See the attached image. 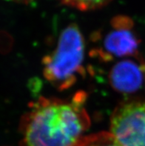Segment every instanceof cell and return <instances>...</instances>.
I'll return each instance as SVG.
<instances>
[{
    "mask_svg": "<svg viewBox=\"0 0 145 146\" xmlns=\"http://www.w3.org/2000/svg\"><path fill=\"white\" fill-rule=\"evenodd\" d=\"M86 94L71 99L41 97L22 118L20 146H73L90 125L85 107Z\"/></svg>",
    "mask_w": 145,
    "mask_h": 146,
    "instance_id": "obj_1",
    "label": "cell"
},
{
    "mask_svg": "<svg viewBox=\"0 0 145 146\" xmlns=\"http://www.w3.org/2000/svg\"><path fill=\"white\" fill-rule=\"evenodd\" d=\"M85 39L75 24L69 25L61 32L57 45L43 59V74L59 90L74 85L83 70Z\"/></svg>",
    "mask_w": 145,
    "mask_h": 146,
    "instance_id": "obj_2",
    "label": "cell"
},
{
    "mask_svg": "<svg viewBox=\"0 0 145 146\" xmlns=\"http://www.w3.org/2000/svg\"><path fill=\"white\" fill-rule=\"evenodd\" d=\"M110 133L121 146H145V102L118 106L110 118Z\"/></svg>",
    "mask_w": 145,
    "mask_h": 146,
    "instance_id": "obj_3",
    "label": "cell"
},
{
    "mask_svg": "<svg viewBox=\"0 0 145 146\" xmlns=\"http://www.w3.org/2000/svg\"><path fill=\"white\" fill-rule=\"evenodd\" d=\"M112 28L103 39L98 54L104 60L137 55L139 39L133 31V22L125 16H117L111 21Z\"/></svg>",
    "mask_w": 145,
    "mask_h": 146,
    "instance_id": "obj_4",
    "label": "cell"
},
{
    "mask_svg": "<svg viewBox=\"0 0 145 146\" xmlns=\"http://www.w3.org/2000/svg\"><path fill=\"white\" fill-rule=\"evenodd\" d=\"M109 80L116 91L132 94L139 91L145 80V65L131 59H124L117 62L110 70Z\"/></svg>",
    "mask_w": 145,
    "mask_h": 146,
    "instance_id": "obj_5",
    "label": "cell"
},
{
    "mask_svg": "<svg viewBox=\"0 0 145 146\" xmlns=\"http://www.w3.org/2000/svg\"><path fill=\"white\" fill-rule=\"evenodd\" d=\"M73 146H121L110 132L84 136Z\"/></svg>",
    "mask_w": 145,
    "mask_h": 146,
    "instance_id": "obj_6",
    "label": "cell"
},
{
    "mask_svg": "<svg viewBox=\"0 0 145 146\" xmlns=\"http://www.w3.org/2000/svg\"><path fill=\"white\" fill-rule=\"evenodd\" d=\"M112 0H61L64 5L82 11L99 9L107 5Z\"/></svg>",
    "mask_w": 145,
    "mask_h": 146,
    "instance_id": "obj_7",
    "label": "cell"
}]
</instances>
